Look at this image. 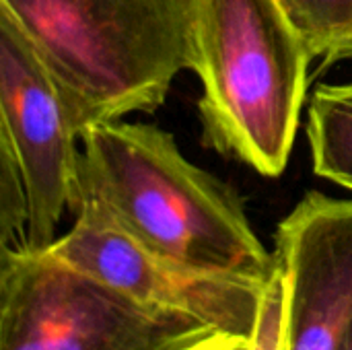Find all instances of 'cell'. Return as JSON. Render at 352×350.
<instances>
[{
	"label": "cell",
	"instance_id": "cell-1",
	"mask_svg": "<svg viewBox=\"0 0 352 350\" xmlns=\"http://www.w3.org/2000/svg\"><path fill=\"white\" fill-rule=\"evenodd\" d=\"M78 198L97 200L124 233L177 264L262 283L276 272V256L256 235L239 194L153 124L91 128L72 204Z\"/></svg>",
	"mask_w": 352,
	"mask_h": 350
},
{
	"label": "cell",
	"instance_id": "cell-2",
	"mask_svg": "<svg viewBox=\"0 0 352 350\" xmlns=\"http://www.w3.org/2000/svg\"><path fill=\"white\" fill-rule=\"evenodd\" d=\"M0 10L39 54L78 140L159 109L194 70V0H0Z\"/></svg>",
	"mask_w": 352,
	"mask_h": 350
},
{
	"label": "cell",
	"instance_id": "cell-3",
	"mask_svg": "<svg viewBox=\"0 0 352 350\" xmlns=\"http://www.w3.org/2000/svg\"><path fill=\"white\" fill-rule=\"evenodd\" d=\"M194 45L204 144L278 177L307 93V43L278 0H194Z\"/></svg>",
	"mask_w": 352,
	"mask_h": 350
},
{
	"label": "cell",
	"instance_id": "cell-4",
	"mask_svg": "<svg viewBox=\"0 0 352 350\" xmlns=\"http://www.w3.org/2000/svg\"><path fill=\"white\" fill-rule=\"evenodd\" d=\"M223 332L151 309L47 252L0 250V350H206Z\"/></svg>",
	"mask_w": 352,
	"mask_h": 350
},
{
	"label": "cell",
	"instance_id": "cell-5",
	"mask_svg": "<svg viewBox=\"0 0 352 350\" xmlns=\"http://www.w3.org/2000/svg\"><path fill=\"white\" fill-rule=\"evenodd\" d=\"M74 225L45 252L140 305L186 314L227 336L252 338L268 283L196 270L124 233L93 198H78Z\"/></svg>",
	"mask_w": 352,
	"mask_h": 350
},
{
	"label": "cell",
	"instance_id": "cell-6",
	"mask_svg": "<svg viewBox=\"0 0 352 350\" xmlns=\"http://www.w3.org/2000/svg\"><path fill=\"white\" fill-rule=\"evenodd\" d=\"M62 97L23 29L0 10V144L19 163L29 200L21 250L45 252L78 188L80 151Z\"/></svg>",
	"mask_w": 352,
	"mask_h": 350
},
{
	"label": "cell",
	"instance_id": "cell-7",
	"mask_svg": "<svg viewBox=\"0 0 352 350\" xmlns=\"http://www.w3.org/2000/svg\"><path fill=\"white\" fill-rule=\"evenodd\" d=\"M283 350H342L352 326V200L307 192L278 223Z\"/></svg>",
	"mask_w": 352,
	"mask_h": 350
},
{
	"label": "cell",
	"instance_id": "cell-8",
	"mask_svg": "<svg viewBox=\"0 0 352 350\" xmlns=\"http://www.w3.org/2000/svg\"><path fill=\"white\" fill-rule=\"evenodd\" d=\"M307 142L316 175L352 192V83L314 91Z\"/></svg>",
	"mask_w": 352,
	"mask_h": 350
},
{
	"label": "cell",
	"instance_id": "cell-9",
	"mask_svg": "<svg viewBox=\"0 0 352 350\" xmlns=\"http://www.w3.org/2000/svg\"><path fill=\"white\" fill-rule=\"evenodd\" d=\"M324 66L352 58V0H278Z\"/></svg>",
	"mask_w": 352,
	"mask_h": 350
},
{
	"label": "cell",
	"instance_id": "cell-10",
	"mask_svg": "<svg viewBox=\"0 0 352 350\" xmlns=\"http://www.w3.org/2000/svg\"><path fill=\"white\" fill-rule=\"evenodd\" d=\"M29 221L23 173L12 153L0 144V250H21Z\"/></svg>",
	"mask_w": 352,
	"mask_h": 350
},
{
	"label": "cell",
	"instance_id": "cell-11",
	"mask_svg": "<svg viewBox=\"0 0 352 350\" xmlns=\"http://www.w3.org/2000/svg\"><path fill=\"white\" fill-rule=\"evenodd\" d=\"M285 320V281L276 264V272L266 285L258 328L254 332V350H283Z\"/></svg>",
	"mask_w": 352,
	"mask_h": 350
},
{
	"label": "cell",
	"instance_id": "cell-12",
	"mask_svg": "<svg viewBox=\"0 0 352 350\" xmlns=\"http://www.w3.org/2000/svg\"><path fill=\"white\" fill-rule=\"evenodd\" d=\"M206 350H254V336H223Z\"/></svg>",
	"mask_w": 352,
	"mask_h": 350
},
{
	"label": "cell",
	"instance_id": "cell-13",
	"mask_svg": "<svg viewBox=\"0 0 352 350\" xmlns=\"http://www.w3.org/2000/svg\"><path fill=\"white\" fill-rule=\"evenodd\" d=\"M342 350H352V326L351 330H349V334H346V342H344Z\"/></svg>",
	"mask_w": 352,
	"mask_h": 350
}]
</instances>
